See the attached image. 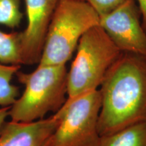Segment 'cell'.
I'll return each instance as SVG.
<instances>
[{
	"instance_id": "6da1fadb",
	"label": "cell",
	"mask_w": 146,
	"mask_h": 146,
	"mask_svg": "<svg viewBox=\"0 0 146 146\" xmlns=\"http://www.w3.org/2000/svg\"><path fill=\"white\" fill-rule=\"evenodd\" d=\"M98 89L101 137L146 120V56L122 52Z\"/></svg>"
},
{
	"instance_id": "7a4b0ae2",
	"label": "cell",
	"mask_w": 146,
	"mask_h": 146,
	"mask_svg": "<svg viewBox=\"0 0 146 146\" xmlns=\"http://www.w3.org/2000/svg\"><path fill=\"white\" fill-rule=\"evenodd\" d=\"M15 75L25 89L9 110L13 121L29 123L42 119L48 112H57L64 104L68 75L66 65L38 64L31 72L19 70Z\"/></svg>"
},
{
	"instance_id": "3957f363",
	"label": "cell",
	"mask_w": 146,
	"mask_h": 146,
	"mask_svg": "<svg viewBox=\"0 0 146 146\" xmlns=\"http://www.w3.org/2000/svg\"><path fill=\"white\" fill-rule=\"evenodd\" d=\"M67 75V98L70 102L99 89L106 74L122 52L100 25L85 33Z\"/></svg>"
},
{
	"instance_id": "277c9868",
	"label": "cell",
	"mask_w": 146,
	"mask_h": 146,
	"mask_svg": "<svg viewBox=\"0 0 146 146\" xmlns=\"http://www.w3.org/2000/svg\"><path fill=\"white\" fill-rule=\"evenodd\" d=\"M99 15L88 1L58 0L38 64H66L81 36L99 25Z\"/></svg>"
},
{
	"instance_id": "5b68a950",
	"label": "cell",
	"mask_w": 146,
	"mask_h": 146,
	"mask_svg": "<svg viewBox=\"0 0 146 146\" xmlns=\"http://www.w3.org/2000/svg\"><path fill=\"white\" fill-rule=\"evenodd\" d=\"M101 104L99 89L65 102L56 112L60 121L46 146H100L98 123Z\"/></svg>"
},
{
	"instance_id": "8992f818",
	"label": "cell",
	"mask_w": 146,
	"mask_h": 146,
	"mask_svg": "<svg viewBox=\"0 0 146 146\" xmlns=\"http://www.w3.org/2000/svg\"><path fill=\"white\" fill-rule=\"evenodd\" d=\"M99 16V25L122 52L146 56V33L136 0H125L111 12Z\"/></svg>"
},
{
	"instance_id": "52a82bcc",
	"label": "cell",
	"mask_w": 146,
	"mask_h": 146,
	"mask_svg": "<svg viewBox=\"0 0 146 146\" xmlns=\"http://www.w3.org/2000/svg\"><path fill=\"white\" fill-rule=\"evenodd\" d=\"M27 26L21 33L22 64H38L58 0H24Z\"/></svg>"
},
{
	"instance_id": "ba28073f",
	"label": "cell",
	"mask_w": 146,
	"mask_h": 146,
	"mask_svg": "<svg viewBox=\"0 0 146 146\" xmlns=\"http://www.w3.org/2000/svg\"><path fill=\"white\" fill-rule=\"evenodd\" d=\"M60 121V117L54 113L29 123L5 122L0 132V146H46Z\"/></svg>"
},
{
	"instance_id": "9c48e42d",
	"label": "cell",
	"mask_w": 146,
	"mask_h": 146,
	"mask_svg": "<svg viewBox=\"0 0 146 146\" xmlns=\"http://www.w3.org/2000/svg\"><path fill=\"white\" fill-rule=\"evenodd\" d=\"M100 146H146V120L101 137Z\"/></svg>"
},
{
	"instance_id": "30bf717a",
	"label": "cell",
	"mask_w": 146,
	"mask_h": 146,
	"mask_svg": "<svg viewBox=\"0 0 146 146\" xmlns=\"http://www.w3.org/2000/svg\"><path fill=\"white\" fill-rule=\"evenodd\" d=\"M21 33H7L0 31V63L6 65L22 64Z\"/></svg>"
},
{
	"instance_id": "8fae6325",
	"label": "cell",
	"mask_w": 146,
	"mask_h": 146,
	"mask_svg": "<svg viewBox=\"0 0 146 146\" xmlns=\"http://www.w3.org/2000/svg\"><path fill=\"white\" fill-rule=\"evenodd\" d=\"M21 65H6L0 63V106L10 107L19 96V89L12 83Z\"/></svg>"
},
{
	"instance_id": "7c38bea8",
	"label": "cell",
	"mask_w": 146,
	"mask_h": 146,
	"mask_svg": "<svg viewBox=\"0 0 146 146\" xmlns=\"http://www.w3.org/2000/svg\"><path fill=\"white\" fill-rule=\"evenodd\" d=\"M23 18L21 0H0V25L14 29L19 27Z\"/></svg>"
},
{
	"instance_id": "4fadbf2b",
	"label": "cell",
	"mask_w": 146,
	"mask_h": 146,
	"mask_svg": "<svg viewBox=\"0 0 146 146\" xmlns=\"http://www.w3.org/2000/svg\"><path fill=\"white\" fill-rule=\"evenodd\" d=\"M124 1L125 0H87L99 16L111 12Z\"/></svg>"
},
{
	"instance_id": "5bb4252c",
	"label": "cell",
	"mask_w": 146,
	"mask_h": 146,
	"mask_svg": "<svg viewBox=\"0 0 146 146\" xmlns=\"http://www.w3.org/2000/svg\"><path fill=\"white\" fill-rule=\"evenodd\" d=\"M141 14V25L146 33V0H136Z\"/></svg>"
},
{
	"instance_id": "9a60e30c",
	"label": "cell",
	"mask_w": 146,
	"mask_h": 146,
	"mask_svg": "<svg viewBox=\"0 0 146 146\" xmlns=\"http://www.w3.org/2000/svg\"><path fill=\"white\" fill-rule=\"evenodd\" d=\"M10 107H1L0 108V132H1V128H2L3 124L5 123V120L6 118L9 116V110Z\"/></svg>"
},
{
	"instance_id": "2e32d148",
	"label": "cell",
	"mask_w": 146,
	"mask_h": 146,
	"mask_svg": "<svg viewBox=\"0 0 146 146\" xmlns=\"http://www.w3.org/2000/svg\"><path fill=\"white\" fill-rule=\"evenodd\" d=\"M81 1H87V0H81Z\"/></svg>"
}]
</instances>
